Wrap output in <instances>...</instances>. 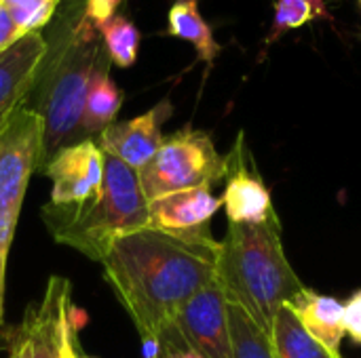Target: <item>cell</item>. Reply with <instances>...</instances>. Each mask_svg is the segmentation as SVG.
Instances as JSON below:
<instances>
[{
    "label": "cell",
    "mask_w": 361,
    "mask_h": 358,
    "mask_svg": "<svg viewBox=\"0 0 361 358\" xmlns=\"http://www.w3.org/2000/svg\"><path fill=\"white\" fill-rule=\"evenodd\" d=\"M288 308L296 314L302 327L328 350L341 354L345 338V310L343 302L330 295H322L305 287L288 302Z\"/></svg>",
    "instance_id": "5bb4252c"
},
{
    "label": "cell",
    "mask_w": 361,
    "mask_h": 358,
    "mask_svg": "<svg viewBox=\"0 0 361 358\" xmlns=\"http://www.w3.org/2000/svg\"><path fill=\"white\" fill-rule=\"evenodd\" d=\"M123 101H125V93L110 78V59L104 53L87 89L82 118H80V139H91L93 135L106 131L114 122Z\"/></svg>",
    "instance_id": "9a60e30c"
},
{
    "label": "cell",
    "mask_w": 361,
    "mask_h": 358,
    "mask_svg": "<svg viewBox=\"0 0 361 358\" xmlns=\"http://www.w3.org/2000/svg\"><path fill=\"white\" fill-rule=\"evenodd\" d=\"M220 243L212 232L142 228L118 236L102 257L104 279L142 340H161L182 306L216 281Z\"/></svg>",
    "instance_id": "6da1fadb"
},
{
    "label": "cell",
    "mask_w": 361,
    "mask_h": 358,
    "mask_svg": "<svg viewBox=\"0 0 361 358\" xmlns=\"http://www.w3.org/2000/svg\"><path fill=\"white\" fill-rule=\"evenodd\" d=\"M224 179L226 186L220 200L228 224L254 226L277 217L271 192L258 173L243 131L237 135L231 152L224 156Z\"/></svg>",
    "instance_id": "9c48e42d"
},
{
    "label": "cell",
    "mask_w": 361,
    "mask_h": 358,
    "mask_svg": "<svg viewBox=\"0 0 361 358\" xmlns=\"http://www.w3.org/2000/svg\"><path fill=\"white\" fill-rule=\"evenodd\" d=\"M42 173L51 179V205H85L99 196L106 173V154L93 139H80L57 150Z\"/></svg>",
    "instance_id": "ba28073f"
},
{
    "label": "cell",
    "mask_w": 361,
    "mask_h": 358,
    "mask_svg": "<svg viewBox=\"0 0 361 358\" xmlns=\"http://www.w3.org/2000/svg\"><path fill=\"white\" fill-rule=\"evenodd\" d=\"M19 38H23V36H21L11 11L0 2V53L6 51L8 46H13Z\"/></svg>",
    "instance_id": "cb8c5ba5"
},
{
    "label": "cell",
    "mask_w": 361,
    "mask_h": 358,
    "mask_svg": "<svg viewBox=\"0 0 361 358\" xmlns=\"http://www.w3.org/2000/svg\"><path fill=\"white\" fill-rule=\"evenodd\" d=\"M99 38L104 40L106 57L118 68H131L140 55V30L125 15H112L97 27Z\"/></svg>",
    "instance_id": "ac0fdd59"
},
{
    "label": "cell",
    "mask_w": 361,
    "mask_h": 358,
    "mask_svg": "<svg viewBox=\"0 0 361 358\" xmlns=\"http://www.w3.org/2000/svg\"><path fill=\"white\" fill-rule=\"evenodd\" d=\"M222 200L209 188H192L148 200V226L173 234L209 232L212 217L220 211Z\"/></svg>",
    "instance_id": "4fadbf2b"
},
{
    "label": "cell",
    "mask_w": 361,
    "mask_h": 358,
    "mask_svg": "<svg viewBox=\"0 0 361 358\" xmlns=\"http://www.w3.org/2000/svg\"><path fill=\"white\" fill-rule=\"evenodd\" d=\"M343 310H345V333L355 344H361V289L343 304Z\"/></svg>",
    "instance_id": "603a6c76"
},
{
    "label": "cell",
    "mask_w": 361,
    "mask_h": 358,
    "mask_svg": "<svg viewBox=\"0 0 361 358\" xmlns=\"http://www.w3.org/2000/svg\"><path fill=\"white\" fill-rule=\"evenodd\" d=\"M173 106L169 99L159 101L148 112L123 120L112 122L106 131L97 135V146L104 154H110L131 167L133 171H140L146 167L152 156L159 152L163 143V124L171 118Z\"/></svg>",
    "instance_id": "8fae6325"
},
{
    "label": "cell",
    "mask_w": 361,
    "mask_h": 358,
    "mask_svg": "<svg viewBox=\"0 0 361 358\" xmlns=\"http://www.w3.org/2000/svg\"><path fill=\"white\" fill-rule=\"evenodd\" d=\"M47 51V38L36 32L0 53V131L32 95Z\"/></svg>",
    "instance_id": "7c38bea8"
},
{
    "label": "cell",
    "mask_w": 361,
    "mask_h": 358,
    "mask_svg": "<svg viewBox=\"0 0 361 358\" xmlns=\"http://www.w3.org/2000/svg\"><path fill=\"white\" fill-rule=\"evenodd\" d=\"M167 34L190 42L197 51V57L207 65H212L222 51L214 38L212 25L201 15L199 0H173L167 11Z\"/></svg>",
    "instance_id": "2e32d148"
},
{
    "label": "cell",
    "mask_w": 361,
    "mask_h": 358,
    "mask_svg": "<svg viewBox=\"0 0 361 358\" xmlns=\"http://www.w3.org/2000/svg\"><path fill=\"white\" fill-rule=\"evenodd\" d=\"M173 329L201 358H235L228 304L218 281L209 283L182 306L173 321Z\"/></svg>",
    "instance_id": "30bf717a"
},
{
    "label": "cell",
    "mask_w": 361,
    "mask_h": 358,
    "mask_svg": "<svg viewBox=\"0 0 361 358\" xmlns=\"http://www.w3.org/2000/svg\"><path fill=\"white\" fill-rule=\"evenodd\" d=\"M42 156V118L27 106L0 131V325L4 321L6 260L19 211L34 171Z\"/></svg>",
    "instance_id": "5b68a950"
},
{
    "label": "cell",
    "mask_w": 361,
    "mask_h": 358,
    "mask_svg": "<svg viewBox=\"0 0 361 358\" xmlns=\"http://www.w3.org/2000/svg\"><path fill=\"white\" fill-rule=\"evenodd\" d=\"M228 327L235 358H273L269 335L233 304H228Z\"/></svg>",
    "instance_id": "d6986e66"
},
{
    "label": "cell",
    "mask_w": 361,
    "mask_h": 358,
    "mask_svg": "<svg viewBox=\"0 0 361 358\" xmlns=\"http://www.w3.org/2000/svg\"><path fill=\"white\" fill-rule=\"evenodd\" d=\"M328 17L324 0H277L275 2V17L271 30L267 34L264 46H271L279 40L286 32L298 30L315 19Z\"/></svg>",
    "instance_id": "ffe728a7"
},
{
    "label": "cell",
    "mask_w": 361,
    "mask_h": 358,
    "mask_svg": "<svg viewBox=\"0 0 361 358\" xmlns=\"http://www.w3.org/2000/svg\"><path fill=\"white\" fill-rule=\"evenodd\" d=\"M137 175L144 196L154 200L182 190L212 188L224 179V158L209 133L184 127L163 139L159 152Z\"/></svg>",
    "instance_id": "8992f818"
},
{
    "label": "cell",
    "mask_w": 361,
    "mask_h": 358,
    "mask_svg": "<svg viewBox=\"0 0 361 358\" xmlns=\"http://www.w3.org/2000/svg\"><path fill=\"white\" fill-rule=\"evenodd\" d=\"M0 2L11 11L21 36H27L40 32L53 21L61 0H0Z\"/></svg>",
    "instance_id": "44dd1931"
},
{
    "label": "cell",
    "mask_w": 361,
    "mask_h": 358,
    "mask_svg": "<svg viewBox=\"0 0 361 358\" xmlns=\"http://www.w3.org/2000/svg\"><path fill=\"white\" fill-rule=\"evenodd\" d=\"M87 314L72 304V285L51 276L42 295L32 302L21 323L6 338L8 358H61L72 327L85 325Z\"/></svg>",
    "instance_id": "52a82bcc"
},
{
    "label": "cell",
    "mask_w": 361,
    "mask_h": 358,
    "mask_svg": "<svg viewBox=\"0 0 361 358\" xmlns=\"http://www.w3.org/2000/svg\"><path fill=\"white\" fill-rule=\"evenodd\" d=\"M273 358H343L319 344L286 306L279 310L269 331Z\"/></svg>",
    "instance_id": "e0dca14e"
},
{
    "label": "cell",
    "mask_w": 361,
    "mask_h": 358,
    "mask_svg": "<svg viewBox=\"0 0 361 358\" xmlns=\"http://www.w3.org/2000/svg\"><path fill=\"white\" fill-rule=\"evenodd\" d=\"M123 0H85L78 19L74 21V34L97 38V27L116 15V8Z\"/></svg>",
    "instance_id": "7402d4cb"
},
{
    "label": "cell",
    "mask_w": 361,
    "mask_h": 358,
    "mask_svg": "<svg viewBox=\"0 0 361 358\" xmlns=\"http://www.w3.org/2000/svg\"><path fill=\"white\" fill-rule=\"evenodd\" d=\"M82 11V8H80ZM80 13L63 15L59 30L49 42L47 57L34 84V112L42 118V156L40 169L63 146L80 141V118L91 76L104 57L97 38L74 34V21Z\"/></svg>",
    "instance_id": "3957f363"
},
{
    "label": "cell",
    "mask_w": 361,
    "mask_h": 358,
    "mask_svg": "<svg viewBox=\"0 0 361 358\" xmlns=\"http://www.w3.org/2000/svg\"><path fill=\"white\" fill-rule=\"evenodd\" d=\"M40 217L55 243L102 262L118 236L148 226V198L137 171L106 154L104 186L97 198L72 207L47 203Z\"/></svg>",
    "instance_id": "277c9868"
},
{
    "label": "cell",
    "mask_w": 361,
    "mask_h": 358,
    "mask_svg": "<svg viewBox=\"0 0 361 358\" xmlns=\"http://www.w3.org/2000/svg\"><path fill=\"white\" fill-rule=\"evenodd\" d=\"M216 281L226 302L241 308L269 335L279 310L305 289L286 257L279 215L254 226L228 224Z\"/></svg>",
    "instance_id": "7a4b0ae2"
},
{
    "label": "cell",
    "mask_w": 361,
    "mask_h": 358,
    "mask_svg": "<svg viewBox=\"0 0 361 358\" xmlns=\"http://www.w3.org/2000/svg\"><path fill=\"white\" fill-rule=\"evenodd\" d=\"M78 331H80V325L72 327V331L68 333L66 344H63L61 358H93V357H87V354L80 350V346H78Z\"/></svg>",
    "instance_id": "d4e9b609"
},
{
    "label": "cell",
    "mask_w": 361,
    "mask_h": 358,
    "mask_svg": "<svg viewBox=\"0 0 361 358\" xmlns=\"http://www.w3.org/2000/svg\"><path fill=\"white\" fill-rule=\"evenodd\" d=\"M360 8H361V0H360Z\"/></svg>",
    "instance_id": "484cf974"
}]
</instances>
